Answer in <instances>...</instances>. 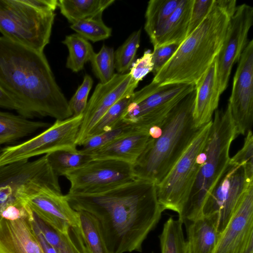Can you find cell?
Returning <instances> with one entry per match:
<instances>
[{"instance_id": "1", "label": "cell", "mask_w": 253, "mask_h": 253, "mask_svg": "<svg viewBox=\"0 0 253 253\" xmlns=\"http://www.w3.org/2000/svg\"><path fill=\"white\" fill-rule=\"evenodd\" d=\"M72 208L98 221L111 253L142 252L164 211L153 181L135 179L101 192L66 195Z\"/></svg>"}, {"instance_id": "2", "label": "cell", "mask_w": 253, "mask_h": 253, "mask_svg": "<svg viewBox=\"0 0 253 253\" xmlns=\"http://www.w3.org/2000/svg\"><path fill=\"white\" fill-rule=\"evenodd\" d=\"M0 88L24 118L73 116L44 52L0 36Z\"/></svg>"}, {"instance_id": "3", "label": "cell", "mask_w": 253, "mask_h": 253, "mask_svg": "<svg viewBox=\"0 0 253 253\" xmlns=\"http://www.w3.org/2000/svg\"><path fill=\"white\" fill-rule=\"evenodd\" d=\"M237 7L235 0H214L200 25L180 44L152 81L196 84L216 58Z\"/></svg>"}, {"instance_id": "4", "label": "cell", "mask_w": 253, "mask_h": 253, "mask_svg": "<svg viewBox=\"0 0 253 253\" xmlns=\"http://www.w3.org/2000/svg\"><path fill=\"white\" fill-rule=\"evenodd\" d=\"M195 95V89L160 124V136L151 138L132 165L136 178L151 181L157 185L191 142L200 128L196 126L193 117Z\"/></svg>"}, {"instance_id": "5", "label": "cell", "mask_w": 253, "mask_h": 253, "mask_svg": "<svg viewBox=\"0 0 253 253\" xmlns=\"http://www.w3.org/2000/svg\"><path fill=\"white\" fill-rule=\"evenodd\" d=\"M237 136L229 105L216 110L206 145L198 155L199 168L182 213L183 223L203 216L208 196L229 166L230 148Z\"/></svg>"}, {"instance_id": "6", "label": "cell", "mask_w": 253, "mask_h": 253, "mask_svg": "<svg viewBox=\"0 0 253 253\" xmlns=\"http://www.w3.org/2000/svg\"><path fill=\"white\" fill-rule=\"evenodd\" d=\"M55 13L41 11L30 0H0V33L29 48L43 52L49 43Z\"/></svg>"}, {"instance_id": "7", "label": "cell", "mask_w": 253, "mask_h": 253, "mask_svg": "<svg viewBox=\"0 0 253 253\" xmlns=\"http://www.w3.org/2000/svg\"><path fill=\"white\" fill-rule=\"evenodd\" d=\"M196 88L191 84L159 85L153 81L134 91L121 121L137 129L147 130L163 121L173 109Z\"/></svg>"}, {"instance_id": "8", "label": "cell", "mask_w": 253, "mask_h": 253, "mask_svg": "<svg viewBox=\"0 0 253 253\" xmlns=\"http://www.w3.org/2000/svg\"><path fill=\"white\" fill-rule=\"evenodd\" d=\"M211 124L212 121L200 127L170 171L156 185L157 198L162 208L176 212L180 219L199 168L198 155L206 145Z\"/></svg>"}, {"instance_id": "9", "label": "cell", "mask_w": 253, "mask_h": 253, "mask_svg": "<svg viewBox=\"0 0 253 253\" xmlns=\"http://www.w3.org/2000/svg\"><path fill=\"white\" fill-rule=\"evenodd\" d=\"M82 119L81 114L56 120L46 129L27 140L1 148L0 167L56 151L77 150V141Z\"/></svg>"}, {"instance_id": "10", "label": "cell", "mask_w": 253, "mask_h": 253, "mask_svg": "<svg viewBox=\"0 0 253 253\" xmlns=\"http://www.w3.org/2000/svg\"><path fill=\"white\" fill-rule=\"evenodd\" d=\"M58 176L44 155L33 161H23L0 167V211L9 201L23 199L42 189L62 193Z\"/></svg>"}, {"instance_id": "11", "label": "cell", "mask_w": 253, "mask_h": 253, "mask_svg": "<svg viewBox=\"0 0 253 253\" xmlns=\"http://www.w3.org/2000/svg\"><path fill=\"white\" fill-rule=\"evenodd\" d=\"M64 176L70 183V194L101 192L136 179L131 164L113 159L92 160Z\"/></svg>"}, {"instance_id": "12", "label": "cell", "mask_w": 253, "mask_h": 253, "mask_svg": "<svg viewBox=\"0 0 253 253\" xmlns=\"http://www.w3.org/2000/svg\"><path fill=\"white\" fill-rule=\"evenodd\" d=\"M253 23V7L246 3L237 6L216 57L217 82L220 95L228 86L233 66L239 61L248 44V34Z\"/></svg>"}, {"instance_id": "13", "label": "cell", "mask_w": 253, "mask_h": 253, "mask_svg": "<svg viewBox=\"0 0 253 253\" xmlns=\"http://www.w3.org/2000/svg\"><path fill=\"white\" fill-rule=\"evenodd\" d=\"M229 105L238 135H244L253 120V40L249 41L238 61Z\"/></svg>"}, {"instance_id": "14", "label": "cell", "mask_w": 253, "mask_h": 253, "mask_svg": "<svg viewBox=\"0 0 253 253\" xmlns=\"http://www.w3.org/2000/svg\"><path fill=\"white\" fill-rule=\"evenodd\" d=\"M253 183L246 177L242 166L229 164L203 207V215H216L220 233L226 226L247 187Z\"/></svg>"}, {"instance_id": "15", "label": "cell", "mask_w": 253, "mask_h": 253, "mask_svg": "<svg viewBox=\"0 0 253 253\" xmlns=\"http://www.w3.org/2000/svg\"><path fill=\"white\" fill-rule=\"evenodd\" d=\"M138 84L127 73H115L109 82L100 83L96 86L83 114L77 141L78 146L82 145L103 115L120 99L134 92Z\"/></svg>"}, {"instance_id": "16", "label": "cell", "mask_w": 253, "mask_h": 253, "mask_svg": "<svg viewBox=\"0 0 253 253\" xmlns=\"http://www.w3.org/2000/svg\"><path fill=\"white\" fill-rule=\"evenodd\" d=\"M22 199L38 216L59 232L80 227L79 213L70 206L66 195L42 189Z\"/></svg>"}, {"instance_id": "17", "label": "cell", "mask_w": 253, "mask_h": 253, "mask_svg": "<svg viewBox=\"0 0 253 253\" xmlns=\"http://www.w3.org/2000/svg\"><path fill=\"white\" fill-rule=\"evenodd\" d=\"M253 234V183L239 200L212 253H240Z\"/></svg>"}, {"instance_id": "18", "label": "cell", "mask_w": 253, "mask_h": 253, "mask_svg": "<svg viewBox=\"0 0 253 253\" xmlns=\"http://www.w3.org/2000/svg\"><path fill=\"white\" fill-rule=\"evenodd\" d=\"M28 217H0V253H44Z\"/></svg>"}, {"instance_id": "19", "label": "cell", "mask_w": 253, "mask_h": 253, "mask_svg": "<svg viewBox=\"0 0 253 253\" xmlns=\"http://www.w3.org/2000/svg\"><path fill=\"white\" fill-rule=\"evenodd\" d=\"M216 58L196 83L193 117L196 126L200 128L212 120L220 96L217 82Z\"/></svg>"}, {"instance_id": "20", "label": "cell", "mask_w": 253, "mask_h": 253, "mask_svg": "<svg viewBox=\"0 0 253 253\" xmlns=\"http://www.w3.org/2000/svg\"><path fill=\"white\" fill-rule=\"evenodd\" d=\"M148 130L135 129L98 149L92 151L94 159H113L133 165L151 139Z\"/></svg>"}, {"instance_id": "21", "label": "cell", "mask_w": 253, "mask_h": 253, "mask_svg": "<svg viewBox=\"0 0 253 253\" xmlns=\"http://www.w3.org/2000/svg\"><path fill=\"white\" fill-rule=\"evenodd\" d=\"M186 222L187 253H212L219 232L216 215H203L193 221Z\"/></svg>"}, {"instance_id": "22", "label": "cell", "mask_w": 253, "mask_h": 253, "mask_svg": "<svg viewBox=\"0 0 253 253\" xmlns=\"http://www.w3.org/2000/svg\"><path fill=\"white\" fill-rule=\"evenodd\" d=\"M193 0H181L174 11L150 40L154 47L180 44L187 37Z\"/></svg>"}, {"instance_id": "23", "label": "cell", "mask_w": 253, "mask_h": 253, "mask_svg": "<svg viewBox=\"0 0 253 253\" xmlns=\"http://www.w3.org/2000/svg\"><path fill=\"white\" fill-rule=\"evenodd\" d=\"M33 219L55 253H89L80 227L65 233L56 230L33 212Z\"/></svg>"}, {"instance_id": "24", "label": "cell", "mask_w": 253, "mask_h": 253, "mask_svg": "<svg viewBox=\"0 0 253 253\" xmlns=\"http://www.w3.org/2000/svg\"><path fill=\"white\" fill-rule=\"evenodd\" d=\"M115 0H58L61 13L71 24L87 19L101 18Z\"/></svg>"}, {"instance_id": "25", "label": "cell", "mask_w": 253, "mask_h": 253, "mask_svg": "<svg viewBox=\"0 0 253 253\" xmlns=\"http://www.w3.org/2000/svg\"><path fill=\"white\" fill-rule=\"evenodd\" d=\"M50 126L48 123L31 121L19 115L0 111V138L6 139L9 143Z\"/></svg>"}, {"instance_id": "26", "label": "cell", "mask_w": 253, "mask_h": 253, "mask_svg": "<svg viewBox=\"0 0 253 253\" xmlns=\"http://www.w3.org/2000/svg\"><path fill=\"white\" fill-rule=\"evenodd\" d=\"M181 0H151L147 6L144 30L150 40L156 35L180 4Z\"/></svg>"}, {"instance_id": "27", "label": "cell", "mask_w": 253, "mask_h": 253, "mask_svg": "<svg viewBox=\"0 0 253 253\" xmlns=\"http://www.w3.org/2000/svg\"><path fill=\"white\" fill-rule=\"evenodd\" d=\"M47 162L58 177L78 169L93 160L89 153L76 151L59 150L46 154Z\"/></svg>"}, {"instance_id": "28", "label": "cell", "mask_w": 253, "mask_h": 253, "mask_svg": "<svg viewBox=\"0 0 253 253\" xmlns=\"http://www.w3.org/2000/svg\"><path fill=\"white\" fill-rule=\"evenodd\" d=\"M62 42L69 52L66 66L73 72L82 70L94 53L90 42L76 33L66 36Z\"/></svg>"}, {"instance_id": "29", "label": "cell", "mask_w": 253, "mask_h": 253, "mask_svg": "<svg viewBox=\"0 0 253 253\" xmlns=\"http://www.w3.org/2000/svg\"><path fill=\"white\" fill-rule=\"evenodd\" d=\"M181 219L169 217L165 222L159 235L161 253H187Z\"/></svg>"}, {"instance_id": "30", "label": "cell", "mask_w": 253, "mask_h": 253, "mask_svg": "<svg viewBox=\"0 0 253 253\" xmlns=\"http://www.w3.org/2000/svg\"><path fill=\"white\" fill-rule=\"evenodd\" d=\"M78 212L80 227L89 253H111L97 219L87 212Z\"/></svg>"}, {"instance_id": "31", "label": "cell", "mask_w": 253, "mask_h": 253, "mask_svg": "<svg viewBox=\"0 0 253 253\" xmlns=\"http://www.w3.org/2000/svg\"><path fill=\"white\" fill-rule=\"evenodd\" d=\"M141 29L133 32L114 52L115 68L118 74H125L133 62L139 47Z\"/></svg>"}, {"instance_id": "32", "label": "cell", "mask_w": 253, "mask_h": 253, "mask_svg": "<svg viewBox=\"0 0 253 253\" xmlns=\"http://www.w3.org/2000/svg\"><path fill=\"white\" fill-rule=\"evenodd\" d=\"M70 28L86 40L93 42L108 39L112 29L103 22L102 17L79 21L70 25Z\"/></svg>"}, {"instance_id": "33", "label": "cell", "mask_w": 253, "mask_h": 253, "mask_svg": "<svg viewBox=\"0 0 253 253\" xmlns=\"http://www.w3.org/2000/svg\"><path fill=\"white\" fill-rule=\"evenodd\" d=\"M89 61L100 83L104 84L111 80L115 69L113 48L103 44L98 52H94Z\"/></svg>"}, {"instance_id": "34", "label": "cell", "mask_w": 253, "mask_h": 253, "mask_svg": "<svg viewBox=\"0 0 253 253\" xmlns=\"http://www.w3.org/2000/svg\"><path fill=\"white\" fill-rule=\"evenodd\" d=\"M133 93L123 97L113 105L92 128L87 138L109 130L116 126L121 121L123 113L129 104Z\"/></svg>"}, {"instance_id": "35", "label": "cell", "mask_w": 253, "mask_h": 253, "mask_svg": "<svg viewBox=\"0 0 253 253\" xmlns=\"http://www.w3.org/2000/svg\"><path fill=\"white\" fill-rule=\"evenodd\" d=\"M135 129L121 120L112 129L87 138L82 144V151L89 153L101 148Z\"/></svg>"}, {"instance_id": "36", "label": "cell", "mask_w": 253, "mask_h": 253, "mask_svg": "<svg viewBox=\"0 0 253 253\" xmlns=\"http://www.w3.org/2000/svg\"><path fill=\"white\" fill-rule=\"evenodd\" d=\"M229 163L242 166L248 179L253 181V135L251 129L247 132L242 148L230 158Z\"/></svg>"}, {"instance_id": "37", "label": "cell", "mask_w": 253, "mask_h": 253, "mask_svg": "<svg viewBox=\"0 0 253 253\" xmlns=\"http://www.w3.org/2000/svg\"><path fill=\"white\" fill-rule=\"evenodd\" d=\"M93 83L92 78L88 75H85L83 83L68 101L73 116L83 114L87 103L88 96Z\"/></svg>"}, {"instance_id": "38", "label": "cell", "mask_w": 253, "mask_h": 253, "mask_svg": "<svg viewBox=\"0 0 253 253\" xmlns=\"http://www.w3.org/2000/svg\"><path fill=\"white\" fill-rule=\"evenodd\" d=\"M214 2V0H193L186 38L202 22Z\"/></svg>"}, {"instance_id": "39", "label": "cell", "mask_w": 253, "mask_h": 253, "mask_svg": "<svg viewBox=\"0 0 253 253\" xmlns=\"http://www.w3.org/2000/svg\"><path fill=\"white\" fill-rule=\"evenodd\" d=\"M153 64L152 60V52L148 49L142 57L133 62L129 72L132 80L137 83L150 72H152Z\"/></svg>"}, {"instance_id": "40", "label": "cell", "mask_w": 253, "mask_h": 253, "mask_svg": "<svg viewBox=\"0 0 253 253\" xmlns=\"http://www.w3.org/2000/svg\"><path fill=\"white\" fill-rule=\"evenodd\" d=\"M179 45L173 43L154 47L152 60L153 64L152 72L154 76L172 57Z\"/></svg>"}, {"instance_id": "41", "label": "cell", "mask_w": 253, "mask_h": 253, "mask_svg": "<svg viewBox=\"0 0 253 253\" xmlns=\"http://www.w3.org/2000/svg\"><path fill=\"white\" fill-rule=\"evenodd\" d=\"M0 108L16 111L17 107L13 100L0 88Z\"/></svg>"}, {"instance_id": "42", "label": "cell", "mask_w": 253, "mask_h": 253, "mask_svg": "<svg viewBox=\"0 0 253 253\" xmlns=\"http://www.w3.org/2000/svg\"><path fill=\"white\" fill-rule=\"evenodd\" d=\"M6 143H9L8 141L5 139L2 138H0V145Z\"/></svg>"}, {"instance_id": "43", "label": "cell", "mask_w": 253, "mask_h": 253, "mask_svg": "<svg viewBox=\"0 0 253 253\" xmlns=\"http://www.w3.org/2000/svg\"><path fill=\"white\" fill-rule=\"evenodd\" d=\"M0 152H1V148H0Z\"/></svg>"}]
</instances>
